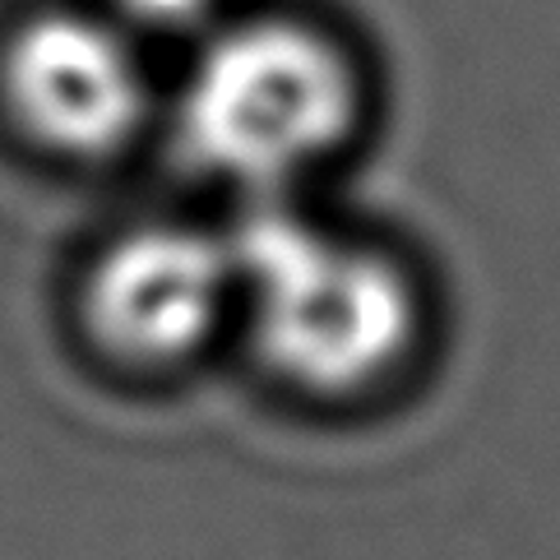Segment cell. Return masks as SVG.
<instances>
[{
	"mask_svg": "<svg viewBox=\"0 0 560 560\" xmlns=\"http://www.w3.org/2000/svg\"><path fill=\"white\" fill-rule=\"evenodd\" d=\"M255 352L311 398H357L398 371L422 334L408 269L288 209H259L228 242Z\"/></svg>",
	"mask_w": 560,
	"mask_h": 560,
	"instance_id": "6da1fadb",
	"label": "cell"
},
{
	"mask_svg": "<svg viewBox=\"0 0 560 560\" xmlns=\"http://www.w3.org/2000/svg\"><path fill=\"white\" fill-rule=\"evenodd\" d=\"M357 70L325 33L246 24L199 56L182 126L199 163L246 186H283L343 144Z\"/></svg>",
	"mask_w": 560,
	"mask_h": 560,
	"instance_id": "7a4b0ae2",
	"label": "cell"
},
{
	"mask_svg": "<svg viewBox=\"0 0 560 560\" xmlns=\"http://www.w3.org/2000/svg\"><path fill=\"white\" fill-rule=\"evenodd\" d=\"M236 302L223 242L190 228H144L121 236L89 273L84 319L126 366H176L195 357Z\"/></svg>",
	"mask_w": 560,
	"mask_h": 560,
	"instance_id": "3957f363",
	"label": "cell"
},
{
	"mask_svg": "<svg viewBox=\"0 0 560 560\" xmlns=\"http://www.w3.org/2000/svg\"><path fill=\"white\" fill-rule=\"evenodd\" d=\"M5 89L19 121L61 153H107L144 112V79L130 47L74 14H47L14 37Z\"/></svg>",
	"mask_w": 560,
	"mask_h": 560,
	"instance_id": "277c9868",
	"label": "cell"
},
{
	"mask_svg": "<svg viewBox=\"0 0 560 560\" xmlns=\"http://www.w3.org/2000/svg\"><path fill=\"white\" fill-rule=\"evenodd\" d=\"M213 0H126V10L135 19H144L153 28H182V24H195Z\"/></svg>",
	"mask_w": 560,
	"mask_h": 560,
	"instance_id": "5b68a950",
	"label": "cell"
}]
</instances>
